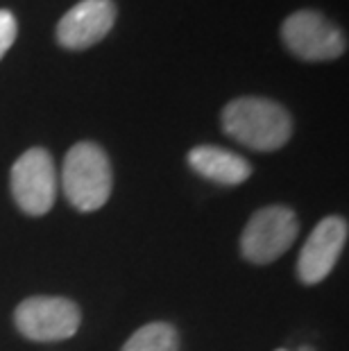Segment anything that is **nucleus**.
Wrapping results in <instances>:
<instances>
[{
	"label": "nucleus",
	"mask_w": 349,
	"mask_h": 351,
	"mask_svg": "<svg viewBox=\"0 0 349 351\" xmlns=\"http://www.w3.org/2000/svg\"><path fill=\"white\" fill-rule=\"evenodd\" d=\"M222 130L256 152H274L291 141V114L279 102L268 98H236L222 109Z\"/></svg>",
	"instance_id": "f257e3e1"
},
{
	"label": "nucleus",
	"mask_w": 349,
	"mask_h": 351,
	"mask_svg": "<svg viewBox=\"0 0 349 351\" xmlns=\"http://www.w3.org/2000/svg\"><path fill=\"white\" fill-rule=\"evenodd\" d=\"M114 173L107 152L91 141L75 143L64 156L62 189L66 199L82 213L98 211L107 204Z\"/></svg>",
	"instance_id": "f03ea898"
},
{
	"label": "nucleus",
	"mask_w": 349,
	"mask_h": 351,
	"mask_svg": "<svg viewBox=\"0 0 349 351\" xmlns=\"http://www.w3.org/2000/svg\"><path fill=\"white\" fill-rule=\"evenodd\" d=\"M297 234L300 220L293 208L281 204L258 208L243 229L241 252L250 263L268 265L293 247Z\"/></svg>",
	"instance_id": "7ed1b4c3"
},
{
	"label": "nucleus",
	"mask_w": 349,
	"mask_h": 351,
	"mask_svg": "<svg viewBox=\"0 0 349 351\" xmlns=\"http://www.w3.org/2000/svg\"><path fill=\"white\" fill-rule=\"evenodd\" d=\"M12 197L27 215H46L57 199V168L50 152L29 147L14 161L10 173Z\"/></svg>",
	"instance_id": "20e7f679"
},
{
	"label": "nucleus",
	"mask_w": 349,
	"mask_h": 351,
	"mask_svg": "<svg viewBox=\"0 0 349 351\" xmlns=\"http://www.w3.org/2000/svg\"><path fill=\"white\" fill-rule=\"evenodd\" d=\"M284 46L302 62H331L345 55L347 39L320 12L300 10L281 25Z\"/></svg>",
	"instance_id": "39448f33"
},
{
	"label": "nucleus",
	"mask_w": 349,
	"mask_h": 351,
	"mask_svg": "<svg viewBox=\"0 0 349 351\" xmlns=\"http://www.w3.org/2000/svg\"><path fill=\"white\" fill-rule=\"evenodd\" d=\"M80 306L66 297H27L14 311V324L27 340L59 342L77 333Z\"/></svg>",
	"instance_id": "423d86ee"
},
{
	"label": "nucleus",
	"mask_w": 349,
	"mask_h": 351,
	"mask_svg": "<svg viewBox=\"0 0 349 351\" xmlns=\"http://www.w3.org/2000/svg\"><path fill=\"white\" fill-rule=\"evenodd\" d=\"M347 243V222L338 215L320 220L311 231L297 258V276L304 286H315L324 281L336 267V261Z\"/></svg>",
	"instance_id": "0eeeda50"
},
{
	"label": "nucleus",
	"mask_w": 349,
	"mask_h": 351,
	"mask_svg": "<svg viewBox=\"0 0 349 351\" xmlns=\"http://www.w3.org/2000/svg\"><path fill=\"white\" fill-rule=\"evenodd\" d=\"M114 23V0H82L57 23V41L69 50H86L105 39Z\"/></svg>",
	"instance_id": "6e6552de"
},
{
	"label": "nucleus",
	"mask_w": 349,
	"mask_h": 351,
	"mask_svg": "<svg viewBox=\"0 0 349 351\" xmlns=\"http://www.w3.org/2000/svg\"><path fill=\"white\" fill-rule=\"evenodd\" d=\"M189 166L200 177L225 186H239L243 182H248L252 175L250 161H245L241 154L215 145L193 147L189 152Z\"/></svg>",
	"instance_id": "1a4fd4ad"
},
{
	"label": "nucleus",
	"mask_w": 349,
	"mask_h": 351,
	"mask_svg": "<svg viewBox=\"0 0 349 351\" xmlns=\"http://www.w3.org/2000/svg\"><path fill=\"white\" fill-rule=\"evenodd\" d=\"M121 351H180V335L173 324L150 322L136 328Z\"/></svg>",
	"instance_id": "9d476101"
},
{
	"label": "nucleus",
	"mask_w": 349,
	"mask_h": 351,
	"mask_svg": "<svg viewBox=\"0 0 349 351\" xmlns=\"http://www.w3.org/2000/svg\"><path fill=\"white\" fill-rule=\"evenodd\" d=\"M19 34V25L16 19L10 10H0V59L5 57V52L14 46Z\"/></svg>",
	"instance_id": "9b49d317"
},
{
	"label": "nucleus",
	"mask_w": 349,
	"mask_h": 351,
	"mask_svg": "<svg viewBox=\"0 0 349 351\" xmlns=\"http://www.w3.org/2000/svg\"><path fill=\"white\" fill-rule=\"evenodd\" d=\"M277 351H286V349H277Z\"/></svg>",
	"instance_id": "f8f14e48"
}]
</instances>
